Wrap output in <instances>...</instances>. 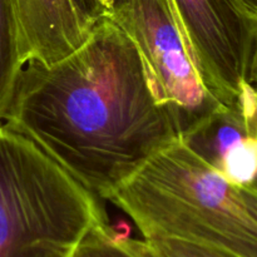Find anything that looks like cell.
I'll return each instance as SVG.
<instances>
[{
  "label": "cell",
  "mask_w": 257,
  "mask_h": 257,
  "mask_svg": "<svg viewBox=\"0 0 257 257\" xmlns=\"http://www.w3.org/2000/svg\"><path fill=\"white\" fill-rule=\"evenodd\" d=\"M2 122L104 200L180 140L140 49L110 14L67 57L25 63Z\"/></svg>",
  "instance_id": "cell-1"
},
{
  "label": "cell",
  "mask_w": 257,
  "mask_h": 257,
  "mask_svg": "<svg viewBox=\"0 0 257 257\" xmlns=\"http://www.w3.org/2000/svg\"><path fill=\"white\" fill-rule=\"evenodd\" d=\"M143 238L167 237L257 257V190L228 182L180 140L108 198Z\"/></svg>",
  "instance_id": "cell-2"
},
{
  "label": "cell",
  "mask_w": 257,
  "mask_h": 257,
  "mask_svg": "<svg viewBox=\"0 0 257 257\" xmlns=\"http://www.w3.org/2000/svg\"><path fill=\"white\" fill-rule=\"evenodd\" d=\"M104 223L97 196L0 122V257H73Z\"/></svg>",
  "instance_id": "cell-3"
},
{
  "label": "cell",
  "mask_w": 257,
  "mask_h": 257,
  "mask_svg": "<svg viewBox=\"0 0 257 257\" xmlns=\"http://www.w3.org/2000/svg\"><path fill=\"white\" fill-rule=\"evenodd\" d=\"M110 17L140 49L178 138L196 130L221 103L201 79L171 0H113Z\"/></svg>",
  "instance_id": "cell-4"
},
{
  "label": "cell",
  "mask_w": 257,
  "mask_h": 257,
  "mask_svg": "<svg viewBox=\"0 0 257 257\" xmlns=\"http://www.w3.org/2000/svg\"><path fill=\"white\" fill-rule=\"evenodd\" d=\"M203 84L221 104L256 82L257 14L238 0H171Z\"/></svg>",
  "instance_id": "cell-5"
},
{
  "label": "cell",
  "mask_w": 257,
  "mask_h": 257,
  "mask_svg": "<svg viewBox=\"0 0 257 257\" xmlns=\"http://www.w3.org/2000/svg\"><path fill=\"white\" fill-rule=\"evenodd\" d=\"M19 52L27 62L52 64L79 48L90 27L73 0H10Z\"/></svg>",
  "instance_id": "cell-6"
},
{
  "label": "cell",
  "mask_w": 257,
  "mask_h": 257,
  "mask_svg": "<svg viewBox=\"0 0 257 257\" xmlns=\"http://www.w3.org/2000/svg\"><path fill=\"white\" fill-rule=\"evenodd\" d=\"M256 109L255 85L247 84L237 103L220 104L180 141L218 172L228 153L245 141L257 138Z\"/></svg>",
  "instance_id": "cell-7"
},
{
  "label": "cell",
  "mask_w": 257,
  "mask_h": 257,
  "mask_svg": "<svg viewBox=\"0 0 257 257\" xmlns=\"http://www.w3.org/2000/svg\"><path fill=\"white\" fill-rule=\"evenodd\" d=\"M23 68L17 23L10 0H0V122Z\"/></svg>",
  "instance_id": "cell-8"
},
{
  "label": "cell",
  "mask_w": 257,
  "mask_h": 257,
  "mask_svg": "<svg viewBox=\"0 0 257 257\" xmlns=\"http://www.w3.org/2000/svg\"><path fill=\"white\" fill-rule=\"evenodd\" d=\"M123 241L138 257H238L213 246L178 238L156 237L133 240L123 236Z\"/></svg>",
  "instance_id": "cell-9"
},
{
  "label": "cell",
  "mask_w": 257,
  "mask_h": 257,
  "mask_svg": "<svg viewBox=\"0 0 257 257\" xmlns=\"http://www.w3.org/2000/svg\"><path fill=\"white\" fill-rule=\"evenodd\" d=\"M74 257H138L108 223L92 228L80 242Z\"/></svg>",
  "instance_id": "cell-10"
},
{
  "label": "cell",
  "mask_w": 257,
  "mask_h": 257,
  "mask_svg": "<svg viewBox=\"0 0 257 257\" xmlns=\"http://www.w3.org/2000/svg\"><path fill=\"white\" fill-rule=\"evenodd\" d=\"M88 15L93 24L104 15H109L113 8V0H83Z\"/></svg>",
  "instance_id": "cell-11"
},
{
  "label": "cell",
  "mask_w": 257,
  "mask_h": 257,
  "mask_svg": "<svg viewBox=\"0 0 257 257\" xmlns=\"http://www.w3.org/2000/svg\"><path fill=\"white\" fill-rule=\"evenodd\" d=\"M246 9L257 14V0H238Z\"/></svg>",
  "instance_id": "cell-12"
},
{
  "label": "cell",
  "mask_w": 257,
  "mask_h": 257,
  "mask_svg": "<svg viewBox=\"0 0 257 257\" xmlns=\"http://www.w3.org/2000/svg\"><path fill=\"white\" fill-rule=\"evenodd\" d=\"M73 257H74V256H73Z\"/></svg>",
  "instance_id": "cell-13"
}]
</instances>
